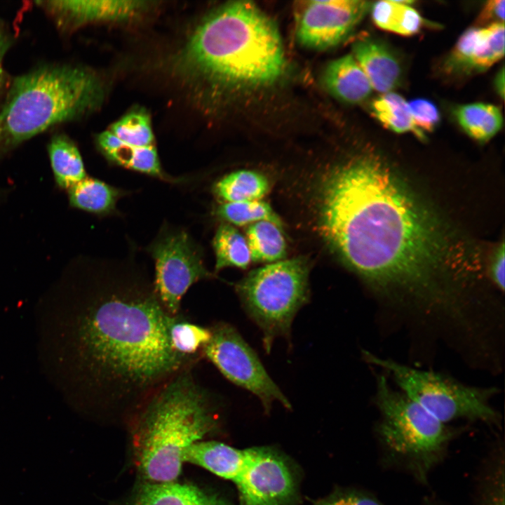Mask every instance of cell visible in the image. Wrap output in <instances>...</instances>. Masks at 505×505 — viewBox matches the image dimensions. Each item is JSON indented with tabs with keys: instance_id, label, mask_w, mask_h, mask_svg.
Listing matches in <instances>:
<instances>
[{
	"instance_id": "37",
	"label": "cell",
	"mask_w": 505,
	"mask_h": 505,
	"mask_svg": "<svg viewBox=\"0 0 505 505\" xmlns=\"http://www.w3.org/2000/svg\"><path fill=\"white\" fill-rule=\"evenodd\" d=\"M495 86L499 95L504 98V68L498 73L495 79Z\"/></svg>"
},
{
	"instance_id": "25",
	"label": "cell",
	"mask_w": 505,
	"mask_h": 505,
	"mask_svg": "<svg viewBox=\"0 0 505 505\" xmlns=\"http://www.w3.org/2000/svg\"><path fill=\"white\" fill-rule=\"evenodd\" d=\"M461 128L473 139L485 142L501 129L503 118L495 105L476 102L457 107L454 112Z\"/></svg>"
},
{
	"instance_id": "7",
	"label": "cell",
	"mask_w": 505,
	"mask_h": 505,
	"mask_svg": "<svg viewBox=\"0 0 505 505\" xmlns=\"http://www.w3.org/2000/svg\"><path fill=\"white\" fill-rule=\"evenodd\" d=\"M309 271L304 258L283 260L251 271L236 284L246 313L262 332L267 353L277 337L290 338L294 316L308 302Z\"/></svg>"
},
{
	"instance_id": "38",
	"label": "cell",
	"mask_w": 505,
	"mask_h": 505,
	"mask_svg": "<svg viewBox=\"0 0 505 505\" xmlns=\"http://www.w3.org/2000/svg\"><path fill=\"white\" fill-rule=\"evenodd\" d=\"M422 505H447V504H445L440 499H439L435 497L427 496L423 499Z\"/></svg>"
},
{
	"instance_id": "18",
	"label": "cell",
	"mask_w": 505,
	"mask_h": 505,
	"mask_svg": "<svg viewBox=\"0 0 505 505\" xmlns=\"http://www.w3.org/2000/svg\"><path fill=\"white\" fill-rule=\"evenodd\" d=\"M97 144L105 156L114 164L161 180L175 181L163 172L155 146L129 145L109 130L97 135Z\"/></svg>"
},
{
	"instance_id": "33",
	"label": "cell",
	"mask_w": 505,
	"mask_h": 505,
	"mask_svg": "<svg viewBox=\"0 0 505 505\" xmlns=\"http://www.w3.org/2000/svg\"><path fill=\"white\" fill-rule=\"evenodd\" d=\"M415 126L422 132H431L440 121V113L431 101L418 98L408 102Z\"/></svg>"
},
{
	"instance_id": "12",
	"label": "cell",
	"mask_w": 505,
	"mask_h": 505,
	"mask_svg": "<svg viewBox=\"0 0 505 505\" xmlns=\"http://www.w3.org/2000/svg\"><path fill=\"white\" fill-rule=\"evenodd\" d=\"M360 0L307 1L296 17V36L305 48L321 50L342 43L370 9Z\"/></svg>"
},
{
	"instance_id": "3",
	"label": "cell",
	"mask_w": 505,
	"mask_h": 505,
	"mask_svg": "<svg viewBox=\"0 0 505 505\" xmlns=\"http://www.w3.org/2000/svg\"><path fill=\"white\" fill-rule=\"evenodd\" d=\"M175 71L193 95L268 86L285 67L274 22L250 1L228 3L209 13L176 56Z\"/></svg>"
},
{
	"instance_id": "31",
	"label": "cell",
	"mask_w": 505,
	"mask_h": 505,
	"mask_svg": "<svg viewBox=\"0 0 505 505\" xmlns=\"http://www.w3.org/2000/svg\"><path fill=\"white\" fill-rule=\"evenodd\" d=\"M109 130L129 145L139 147L154 146L150 119L145 112L128 113L113 123Z\"/></svg>"
},
{
	"instance_id": "19",
	"label": "cell",
	"mask_w": 505,
	"mask_h": 505,
	"mask_svg": "<svg viewBox=\"0 0 505 505\" xmlns=\"http://www.w3.org/2000/svg\"><path fill=\"white\" fill-rule=\"evenodd\" d=\"M246 450H239L215 440H201L186 452L184 462H189L234 482L245 460Z\"/></svg>"
},
{
	"instance_id": "9",
	"label": "cell",
	"mask_w": 505,
	"mask_h": 505,
	"mask_svg": "<svg viewBox=\"0 0 505 505\" xmlns=\"http://www.w3.org/2000/svg\"><path fill=\"white\" fill-rule=\"evenodd\" d=\"M146 251L154 261L155 290L173 316L180 314L182 298L191 285L214 277L205 267L202 248L181 228L163 224Z\"/></svg>"
},
{
	"instance_id": "2",
	"label": "cell",
	"mask_w": 505,
	"mask_h": 505,
	"mask_svg": "<svg viewBox=\"0 0 505 505\" xmlns=\"http://www.w3.org/2000/svg\"><path fill=\"white\" fill-rule=\"evenodd\" d=\"M90 292L76 320L78 365L97 410L129 424L203 357L173 351L169 332L180 313L166 310L140 264L107 262Z\"/></svg>"
},
{
	"instance_id": "6",
	"label": "cell",
	"mask_w": 505,
	"mask_h": 505,
	"mask_svg": "<svg viewBox=\"0 0 505 505\" xmlns=\"http://www.w3.org/2000/svg\"><path fill=\"white\" fill-rule=\"evenodd\" d=\"M376 403L380 417L375 433L382 465L426 484L459 431L393 390L383 375L377 379Z\"/></svg>"
},
{
	"instance_id": "13",
	"label": "cell",
	"mask_w": 505,
	"mask_h": 505,
	"mask_svg": "<svg viewBox=\"0 0 505 505\" xmlns=\"http://www.w3.org/2000/svg\"><path fill=\"white\" fill-rule=\"evenodd\" d=\"M143 1L54 0L36 1L51 18L58 29L68 32L87 23L125 21L147 10Z\"/></svg>"
},
{
	"instance_id": "22",
	"label": "cell",
	"mask_w": 505,
	"mask_h": 505,
	"mask_svg": "<svg viewBox=\"0 0 505 505\" xmlns=\"http://www.w3.org/2000/svg\"><path fill=\"white\" fill-rule=\"evenodd\" d=\"M412 1H379L370 7L374 23L386 31L403 36L419 32L424 20L410 6Z\"/></svg>"
},
{
	"instance_id": "16",
	"label": "cell",
	"mask_w": 505,
	"mask_h": 505,
	"mask_svg": "<svg viewBox=\"0 0 505 505\" xmlns=\"http://www.w3.org/2000/svg\"><path fill=\"white\" fill-rule=\"evenodd\" d=\"M128 505H230L217 494L193 484L177 480L166 483L142 482Z\"/></svg>"
},
{
	"instance_id": "21",
	"label": "cell",
	"mask_w": 505,
	"mask_h": 505,
	"mask_svg": "<svg viewBox=\"0 0 505 505\" xmlns=\"http://www.w3.org/2000/svg\"><path fill=\"white\" fill-rule=\"evenodd\" d=\"M269 190L267 177L251 170L232 172L216 182L213 188L221 203L260 200Z\"/></svg>"
},
{
	"instance_id": "28",
	"label": "cell",
	"mask_w": 505,
	"mask_h": 505,
	"mask_svg": "<svg viewBox=\"0 0 505 505\" xmlns=\"http://www.w3.org/2000/svg\"><path fill=\"white\" fill-rule=\"evenodd\" d=\"M212 245L216 272L229 267L246 269L251 262L245 237L233 225L221 224L216 229Z\"/></svg>"
},
{
	"instance_id": "14",
	"label": "cell",
	"mask_w": 505,
	"mask_h": 505,
	"mask_svg": "<svg viewBox=\"0 0 505 505\" xmlns=\"http://www.w3.org/2000/svg\"><path fill=\"white\" fill-rule=\"evenodd\" d=\"M504 55V23L471 27L459 37L445 62L454 73L479 72L487 69Z\"/></svg>"
},
{
	"instance_id": "1",
	"label": "cell",
	"mask_w": 505,
	"mask_h": 505,
	"mask_svg": "<svg viewBox=\"0 0 505 505\" xmlns=\"http://www.w3.org/2000/svg\"><path fill=\"white\" fill-rule=\"evenodd\" d=\"M318 196L323 236L366 282L450 306L438 279L450 252L443 229L380 156L368 152L335 166Z\"/></svg>"
},
{
	"instance_id": "15",
	"label": "cell",
	"mask_w": 505,
	"mask_h": 505,
	"mask_svg": "<svg viewBox=\"0 0 505 505\" xmlns=\"http://www.w3.org/2000/svg\"><path fill=\"white\" fill-rule=\"evenodd\" d=\"M356 59L373 90L382 93L391 92L400 84L402 67L398 58L381 40L364 37L352 45Z\"/></svg>"
},
{
	"instance_id": "10",
	"label": "cell",
	"mask_w": 505,
	"mask_h": 505,
	"mask_svg": "<svg viewBox=\"0 0 505 505\" xmlns=\"http://www.w3.org/2000/svg\"><path fill=\"white\" fill-rule=\"evenodd\" d=\"M210 329L211 337L203 349V357L229 381L257 396L267 412L275 400L291 409L290 403L267 374L256 353L234 326L219 322Z\"/></svg>"
},
{
	"instance_id": "26",
	"label": "cell",
	"mask_w": 505,
	"mask_h": 505,
	"mask_svg": "<svg viewBox=\"0 0 505 505\" xmlns=\"http://www.w3.org/2000/svg\"><path fill=\"white\" fill-rule=\"evenodd\" d=\"M281 228L269 221H260L248 225L245 239L251 261L273 263L285 257L287 245Z\"/></svg>"
},
{
	"instance_id": "4",
	"label": "cell",
	"mask_w": 505,
	"mask_h": 505,
	"mask_svg": "<svg viewBox=\"0 0 505 505\" xmlns=\"http://www.w3.org/2000/svg\"><path fill=\"white\" fill-rule=\"evenodd\" d=\"M191 370L172 379L128 424L142 482L177 480L187 450L218 426L213 400Z\"/></svg>"
},
{
	"instance_id": "5",
	"label": "cell",
	"mask_w": 505,
	"mask_h": 505,
	"mask_svg": "<svg viewBox=\"0 0 505 505\" xmlns=\"http://www.w3.org/2000/svg\"><path fill=\"white\" fill-rule=\"evenodd\" d=\"M0 107V152L94 111L103 99L100 79L90 69L48 64L11 79Z\"/></svg>"
},
{
	"instance_id": "27",
	"label": "cell",
	"mask_w": 505,
	"mask_h": 505,
	"mask_svg": "<svg viewBox=\"0 0 505 505\" xmlns=\"http://www.w3.org/2000/svg\"><path fill=\"white\" fill-rule=\"evenodd\" d=\"M370 112L387 129L398 133L410 132L421 140L426 139L413 121L408 102L398 93H382L371 102Z\"/></svg>"
},
{
	"instance_id": "11",
	"label": "cell",
	"mask_w": 505,
	"mask_h": 505,
	"mask_svg": "<svg viewBox=\"0 0 505 505\" xmlns=\"http://www.w3.org/2000/svg\"><path fill=\"white\" fill-rule=\"evenodd\" d=\"M241 505H292L297 499L295 473L286 457L274 449H246L243 466L234 482Z\"/></svg>"
},
{
	"instance_id": "20",
	"label": "cell",
	"mask_w": 505,
	"mask_h": 505,
	"mask_svg": "<svg viewBox=\"0 0 505 505\" xmlns=\"http://www.w3.org/2000/svg\"><path fill=\"white\" fill-rule=\"evenodd\" d=\"M124 194L122 189L87 177L68 189L72 206L99 215L116 213V203Z\"/></svg>"
},
{
	"instance_id": "35",
	"label": "cell",
	"mask_w": 505,
	"mask_h": 505,
	"mask_svg": "<svg viewBox=\"0 0 505 505\" xmlns=\"http://www.w3.org/2000/svg\"><path fill=\"white\" fill-rule=\"evenodd\" d=\"M12 44V39L9 34L0 24V97L6 93L11 79L4 69V59Z\"/></svg>"
},
{
	"instance_id": "24",
	"label": "cell",
	"mask_w": 505,
	"mask_h": 505,
	"mask_svg": "<svg viewBox=\"0 0 505 505\" xmlns=\"http://www.w3.org/2000/svg\"><path fill=\"white\" fill-rule=\"evenodd\" d=\"M48 149L55 178L60 187L68 189L86 177L80 152L67 136L54 135Z\"/></svg>"
},
{
	"instance_id": "29",
	"label": "cell",
	"mask_w": 505,
	"mask_h": 505,
	"mask_svg": "<svg viewBox=\"0 0 505 505\" xmlns=\"http://www.w3.org/2000/svg\"><path fill=\"white\" fill-rule=\"evenodd\" d=\"M214 214L233 226L250 225L260 221L283 226L281 219L270 205L261 200L220 203L215 207Z\"/></svg>"
},
{
	"instance_id": "34",
	"label": "cell",
	"mask_w": 505,
	"mask_h": 505,
	"mask_svg": "<svg viewBox=\"0 0 505 505\" xmlns=\"http://www.w3.org/2000/svg\"><path fill=\"white\" fill-rule=\"evenodd\" d=\"M504 0H490L483 6L477 18L478 25L504 23Z\"/></svg>"
},
{
	"instance_id": "32",
	"label": "cell",
	"mask_w": 505,
	"mask_h": 505,
	"mask_svg": "<svg viewBox=\"0 0 505 505\" xmlns=\"http://www.w3.org/2000/svg\"><path fill=\"white\" fill-rule=\"evenodd\" d=\"M315 505H385L373 493L357 488H337Z\"/></svg>"
},
{
	"instance_id": "23",
	"label": "cell",
	"mask_w": 505,
	"mask_h": 505,
	"mask_svg": "<svg viewBox=\"0 0 505 505\" xmlns=\"http://www.w3.org/2000/svg\"><path fill=\"white\" fill-rule=\"evenodd\" d=\"M503 443H496L478 474L474 505H505V460Z\"/></svg>"
},
{
	"instance_id": "30",
	"label": "cell",
	"mask_w": 505,
	"mask_h": 505,
	"mask_svg": "<svg viewBox=\"0 0 505 505\" xmlns=\"http://www.w3.org/2000/svg\"><path fill=\"white\" fill-rule=\"evenodd\" d=\"M171 346L176 353L185 356H203V349L211 337L210 328L190 322L180 314L170 328Z\"/></svg>"
},
{
	"instance_id": "8",
	"label": "cell",
	"mask_w": 505,
	"mask_h": 505,
	"mask_svg": "<svg viewBox=\"0 0 505 505\" xmlns=\"http://www.w3.org/2000/svg\"><path fill=\"white\" fill-rule=\"evenodd\" d=\"M370 363L382 368L393 377L405 396L440 422L457 419L496 424L499 415L489 400L493 391L469 386L430 371L412 368L363 351Z\"/></svg>"
},
{
	"instance_id": "36",
	"label": "cell",
	"mask_w": 505,
	"mask_h": 505,
	"mask_svg": "<svg viewBox=\"0 0 505 505\" xmlns=\"http://www.w3.org/2000/svg\"><path fill=\"white\" fill-rule=\"evenodd\" d=\"M490 276L496 286L502 291L504 288V245L498 249L490 267Z\"/></svg>"
},
{
	"instance_id": "17",
	"label": "cell",
	"mask_w": 505,
	"mask_h": 505,
	"mask_svg": "<svg viewBox=\"0 0 505 505\" xmlns=\"http://www.w3.org/2000/svg\"><path fill=\"white\" fill-rule=\"evenodd\" d=\"M323 80L332 95L351 104L365 100L373 90L352 54L345 55L329 62L324 70Z\"/></svg>"
}]
</instances>
